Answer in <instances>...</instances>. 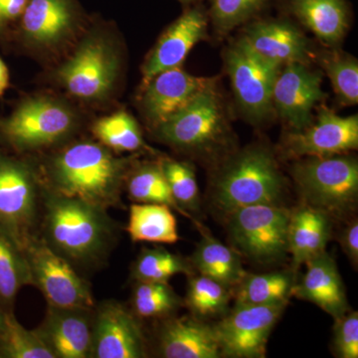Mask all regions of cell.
<instances>
[{"instance_id":"obj_1","label":"cell","mask_w":358,"mask_h":358,"mask_svg":"<svg viewBox=\"0 0 358 358\" xmlns=\"http://www.w3.org/2000/svg\"><path fill=\"white\" fill-rule=\"evenodd\" d=\"M119 235L120 226L107 209L58 194L42 183L39 237L78 272L105 265Z\"/></svg>"},{"instance_id":"obj_2","label":"cell","mask_w":358,"mask_h":358,"mask_svg":"<svg viewBox=\"0 0 358 358\" xmlns=\"http://www.w3.org/2000/svg\"><path fill=\"white\" fill-rule=\"evenodd\" d=\"M138 155L117 157L102 143L76 141L52 155L39 173L51 192L107 210L124 208V183Z\"/></svg>"},{"instance_id":"obj_3","label":"cell","mask_w":358,"mask_h":358,"mask_svg":"<svg viewBox=\"0 0 358 358\" xmlns=\"http://www.w3.org/2000/svg\"><path fill=\"white\" fill-rule=\"evenodd\" d=\"M286 181L267 148L250 147L228 159L212 187V203L222 213L258 204H281Z\"/></svg>"},{"instance_id":"obj_4","label":"cell","mask_w":358,"mask_h":358,"mask_svg":"<svg viewBox=\"0 0 358 358\" xmlns=\"http://www.w3.org/2000/svg\"><path fill=\"white\" fill-rule=\"evenodd\" d=\"M77 126V115L67 103L53 96H31L0 119V143L17 154L38 152L69 140Z\"/></svg>"},{"instance_id":"obj_5","label":"cell","mask_w":358,"mask_h":358,"mask_svg":"<svg viewBox=\"0 0 358 358\" xmlns=\"http://www.w3.org/2000/svg\"><path fill=\"white\" fill-rule=\"evenodd\" d=\"M41 212L39 167L0 148V228L24 250L39 237Z\"/></svg>"},{"instance_id":"obj_6","label":"cell","mask_w":358,"mask_h":358,"mask_svg":"<svg viewBox=\"0 0 358 358\" xmlns=\"http://www.w3.org/2000/svg\"><path fill=\"white\" fill-rule=\"evenodd\" d=\"M292 176L306 204L343 217L355 210L358 199V162L345 155L303 157Z\"/></svg>"},{"instance_id":"obj_7","label":"cell","mask_w":358,"mask_h":358,"mask_svg":"<svg viewBox=\"0 0 358 358\" xmlns=\"http://www.w3.org/2000/svg\"><path fill=\"white\" fill-rule=\"evenodd\" d=\"M162 143L192 154L211 155L227 145L228 128L215 86L155 129Z\"/></svg>"},{"instance_id":"obj_8","label":"cell","mask_w":358,"mask_h":358,"mask_svg":"<svg viewBox=\"0 0 358 358\" xmlns=\"http://www.w3.org/2000/svg\"><path fill=\"white\" fill-rule=\"evenodd\" d=\"M225 216L231 242L240 255L270 264L281 261L289 254L291 210L282 204L251 205Z\"/></svg>"},{"instance_id":"obj_9","label":"cell","mask_w":358,"mask_h":358,"mask_svg":"<svg viewBox=\"0 0 358 358\" xmlns=\"http://www.w3.org/2000/svg\"><path fill=\"white\" fill-rule=\"evenodd\" d=\"M120 60L112 42L102 35H90L74 55L56 71V79L73 96L98 102L112 93Z\"/></svg>"},{"instance_id":"obj_10","label":"cell","mask_w":358,"mask_h":358,"mask_svg":"<svg viewBox=\"0 0 358 358\" xmlns=\"http://www.w3.org/2000/svg\"><path fill=\"white\" fill-rule=\"evenodd\" d=\"M23 252L29 266L31 286L41 292L48 306L95 308L89 282L67 260L52 251L41 238L31 240Z\"/></svg>"},{"instance_id":"obj_11","label":"cell","mask_w":358,"mask_h":358,"mask_svg":"<svg viewBox=\"0 0 358 358\" xmlns=\"http://www.w3.org/2000/svg\"><path fill=\"white\" fill-rule=\"evenodd\" d=\"M225 66L238 105L251 122L267 119L273 110L275 78L281 68L271 64L240 38L225 51Z\"/></svg>"},{"instance_id":"obj_12","label":"cell","mask_w":358,"mask_h":358,"mask_svg":"<svg viewBox=\"0 0 358 358\" xmlns=\"http://www.w3.org/2000/svg\"><path fill=\"white\" fill-rule=\"evenodd\" d=\"M288 303L235 305L214 324L221 357H265L268 339Z\"/></svg>"},{"instance_id":"obj_13","label":"cell","mask_w":358,"mask_h":358,"mask_svg":"<svg viewBox=\"0 0 358 358\" xmlns=\"http://www.w3.org/2000/svg\"><path fill=\"white\" fill-rule=\"evenodd\" d=\"M148 348L141 320L131 308L113 300L96 306L91 358H145Z\"/></svg>"},{"instance_id":"obj_14","label":"cell","mask_w":358,"mask_h":358,"mask_svg":"<svg viewBox=\"0 0 358 358\" xmlns=\"http://www.w3.org/2000/svg\"><path fill=\"white\" fill-rule=\"evenodd\" d=\"M322 76L308 65L289 63L282 66L273 88V109L292 129L301 131L313 122V110L324 99Z\"/></svg>"},{"instance_id":"obj_15","label":"cell","mask_w":358,"mask_h":358,"mask_svg":"<svg viewBox=\"0 0 358 358\" xmlns=\"http://www.w3.org/2000/svg\"><path fill=\"white\" fill-rule=\"evenodd\" d=\"M285 148L289 157H326L345 155L358 148V115L341 117L322 110L315 122L287 136Z\"/></svg>"},{"instance_id":"obj_16","label":"cell","mask_w":358,"mask_h":358,"mask_svg":"<svg viewBox=\"0 0 358 358\" xmlns=\"http://www.w3.org/2000/svg\"><path fill=\"white\" fill-rule=\"evenodd\" d=\"M216 82V78L193 76L181 67L164 71L145 85L141 109L150 126L157 128Z\"/></svg>"},{"instance_id":"obj_17","label":"cell","mask_w":358,"mask_h":358,"mask_svg":"<svg viewBox=\"0 0 358 358\" xmlns=\"http://www.w3.org/2000/svg\"><path fill=\"white\" fill-rule=\"evenodd\" d=\"M81 15L76 0H29L18 32L27 46L52 48L75 32Z\"/></svg>"},{"instance_id":"obj_18","label":"cell","mask_w":358,"mask_h":358,"mask_svg":"<svg viewBox=\"0 0 358 358\" xmlns=\"http://www.w3.org/2000/svg\"><path fill=\"white\" fill-rule=\"evenodd\" d=\"M94 310L48 306L35 331L55 358H91Z\"/></svg>"},{"instance_id":"obj_19","label":"cell","mask_w":358,"mask_h":358,"mask_svg":"<svg viewBox=\"0 0 358 358\" xmlns=\"http://www.w3.org/2000/svg\"><path fill=\"white\" fill-rule=\"evenodd\" d=\"M157 334V352L164 358H220L214 324L194 315L160 320Z\"/></svg>"},{"instance_id":"obj_20","label":"cell","mask_w":358,"mask_h":358,"mask_svg":"<svg viewBox=\"0 0 358 358\" xmlns=\"http://www.w3.org/2000/svg\"><path fill=\"white\" fill-rule=\"evenodd\" d=\"M207 33V18L200 9H188L160 36L143 66V84L164 71L180 67L188 53Z\"/></svg>"},{"instance_id":"obj_21","label":"cell","mask_w":358,"mask_h":358,"mask_svg":"<svg viewBox=\"0 0 358 358\" xmlns=\"http://www.w3.org/2000/svg\"><path fill=\"white\" fill-rule=\"evenodd\" d=\"M241 39L257 55L279 68L289 63L308 65L312 59L307 37L284 21L254 23Z\"/></svg>"},{"instance_id":"obj_22","label":"cell","mask_w":358,"mask_h":358,"mask_svg":"<svg viewBox=\"0 0 358 358\" xmlns=\"http://www.w3.org/2000/svg\"><path fill=\"white\" fill-rule=\"evenodd\" d=\"M305 265L307 272L294 282L292 296L315 303L334 320L350 312L345 288L333 257L324 251Z\"/></svg>"},{"instance_id":"obj_23","label":"cell","mask_w":358,"mask_h":358,"mask_svg":"<svg viewBox=\"0 0 358 358\" xmlns=\"http://www.w3.org/2000/svg\"><path fill=\"white\" fill-rule=\"evenodd\" d=\"M331 231V216L326 212L306 203L291 210L288 244L294 273L313 257L326 251Z\"/></svg>"},{"instance_id":"obj_24","label":"cell","mask_w":358,"mask_h":358,"mask_svg":"<svg viewBox=\"0 0 358 358\" xmlns=\"http://www.w3.org/2000/svg\"><path fill=\"white\" fill-rule=\"evenodd\" d=\"M200 231L201 240L189 258L195 273L215 280L228 288H234L247 274L241 255L212 236L203 227Z\"/></svg>"},{"instance_id":"obj_25","label":"cell","mask_w":358,"mask_h":358,"mask_svg":"<svg viewBox=\"0 0 358 358\" xmlns=\"http://www.w3.org/2000/svg\"><path fill=\"white\" fill-rule=\"evenodd\" d=\"M292 10L324 43L338 44L348 27L343 0H292Z\"/></svg>"},{"instance_id":"obj_26","label":"cell","mask_w":358,"mask_h":358,"mask_svg":"<svg viewBox=\"0 0 358 358\" xmlns=\"http://www.w3.org/2000/svg\"><path fill=\"white\" fill-rule=\"evenodd\" d=\"M126 230L134 243L176 244L179 240L173 210L164 204H131Z\"/></svg>"},{"instance_id":"obj_27","label":"cell","mask_w":358,"mask_h":358,"mask_svg":"<svg viewBox=\"0 0 358 358\" xmlns=\"http://www.w3.org/2000/svg\"><path fill=\"white\" fill-rule=\"evenodd\" d=\"M293 270L244 275L233 288L235 305H273L289 303L296 281Z\"/></svg>"},{"instance_id":"obj_28","label":"cell","mask_w":358,"mask_h":358,"mask_svg":"<svg viewBox=\"0 0 358 358\" xmlns=\"http://www.w3.org/2000/svg\"><path fill=\"white\" fill-rule=\"evenodd\" d=\"M124 190L134 203L167 205L173 210L190 219L174 200L159 160L154 162L136 160L127 176Z\"/></svg>"},{"instance_id":"obj_29","label":"cell","mask_w":358,"mask_h":358,"mask_svg":"<svg viewBox=\"0 0 358 358\" xmlns=\"http://www.w3.org/2000/svg\"><path fill=\"white\" fill-rule=\"evenodd\" d=\"M187 291L183 303L192 315L201 320L222 317L229 312L233 289L203 275H188Z\"/></svg>"},{"instance_id":"obj_30","label":"cell","mask_w":358,"mask_h":358,"mask_svg":"<svg viewBox=\"0 0 358 358\" xmlns=\"http://www.w3.org/2000/svg\"><path fill=\"white\" fill-rule=\"evenodd\" d=\"M31 285L29 266L23 250L0 228V303L13 310L20 289Z\"/></svg>"},{"instance_id":"obj_31","label":"cell","mask_w":358,"mask_h":358,"mask_svg":"<svg viewBox=\"0 0 358 358\" xmlns=\"http://www.w3.org/2000/svg\"><path fill=\"white\" fill-rule=\"evenodd\" d=\"M182 307L183 299L169 282L134 281L129 308L138 319H166Z\"/></svg>"},{"instance_id":"obj_32","label":"cell","mask_w":358,"mask_h":358,"mask_svg":"<svg viewBox=\"0 0 358 358\" xmlns=\"http://www.w3.org/2000/svg\"><path fill=\"white\" fill-rule=\"evenodd\" d=\"M194 273L189 259L162 247L143 248L131 268V280L141 282H169L174 275Z\"/></svg>"},{"instance_id":"obj_33","label":"cell","mask_w":358,"mask_h":358,"mask_svg":"<svg viewBox=\"0 0 358 358\" xmlns=\"http://www.w3.org/2000/svg\"><path fill=\"white\" fill-rule=\"evenodd\" d=\"M99 143L115 152H155L143 141L136 120L126 112H117L98 120L93 126Z\"/></svg>"},{"instance_id":"obj_34","label":"cell","mask_w":358,"mask_h":358,"mask_svg":"<svg viewBox=\"0 0 358 358\" xmlns=\"http://www.w3.org/2000/svg\"><path fill=\"white\" fill-rule=\"evenodd\" d=\"M159 162L176 203L200 229L202 226L192 215L199 213L201 205L194 169L187 162L169 157H162Z\"/></svg>"},{"instance_id":"obj_35","label":"cell","mask_w":358,"mask_h":358,"mask_svg":"<svg viewBox=\"0 0 358 358\" xmlns=\"http://www.w3.org/2000/svg\"><path fill=\"white\" fill-rule=\"evenodd\" d=\"M0 358H55L35 329L21 326L13 310L7 313L0 334Z\"/></svg>"},{"instance_id":"obj_36","label":"cell","mask_w":358,"mask_h":358,"mask_svg":"<svg viewBox=\"0 0 358 358\" xmlns=\"http://www.w3.org/2000/svg\"><path fill=\"white\" fill-rule=\"evenodd\" d=\"M322 67L331 80L338 100L343 105H357V61L348 56L331 55L322 60Z\"/></svg>"},{"instance_id":"obj_37","label":"cell","mask_w":358,"mask_h":358,"mask_svg":"<svg viewBox=\"0 0 358 358\" xmlns=\"http://www.w3.org/2000/svg\"><path fill=\"white\" fill-rule=\"evenodd\" d=\"M267 0H213L212 20L218 31L234 29L258 13Z\"/></svg>"},{"instance_id":"obj_38","label":"cell","mask_w":358,"mask_h":358,"mask_svg":"<svg viewBox=\"0 0 358 358\" xmlns=\"http://www.w3.org/2000/svg\"><path fill=\"white\" fill-rule=\"evenodd\" d=\"M333 348L339 358L358 357V313L348 312L334 320Z\"/></svg>"},{"instance_id":"obj_39","label":"cell","mask_w":358,"mask_h":358,"mask_svg":"<svg viewBox=\"0 0 358 358\" xmlns=\"http://www.w3.org/2000/svg\"><path fill=\"white\" fill-rule=\"evenodd\" d=\"M29 0H0V36L20 22Z\"/></svg>"},{"instance_id":"obj_40","label":"cell","mask_w":358,"mask_h":358,"mask_svg":"<svg viewBox=\"0 0 358 358\" xmlns=\"http://www.w3.org/2000/svg\"><path fill=\"white\" fill-rule=\"evenodd\" d=\"M341 248L355 268L358 264V221L353 219L343 230L341 235Z\"/></svg>"},{"instance_id":"obj_41","label":"cell","mask_w":358,"mask_h":358,"mask_svg":"<svg viewBox=\"0 0 358 358\" xmlns=\"http://www.w3.org/2000/svg\"><path fill=\"white\" fill-rule=\"evenodd\" d=\"M9 86V72L3 61L0 59V96L3 95Z\"/></svg>"},{"instance_id":"obj_42","label":"cell","mask_w":358,"mask_h":358,"mask_svg":"<svg viewBox=\"0 0 358 358\" xmlns=\"http://www.w3.org/2000/svg\"><path fill=\"white\" fill-rule=\"evenodd\" d=\"M8 312H11V310H6L0 303V334L3 331L4 327H6L7 313Z\"/></svg>"},{"instance_id":"obj_43","label":"cell","mask_w":358,"mask_h":358,"mask_svg":"<svg viewBox=\"0 0 358 358\" xmlns=\"http://www.w3.org/2000/svg\"><path fill=\"white\" fill-rule=\"evenodd\" d=\"M181 1H183V2H192V1H194V0H181Z\"/></svg>"}]
</instances>
